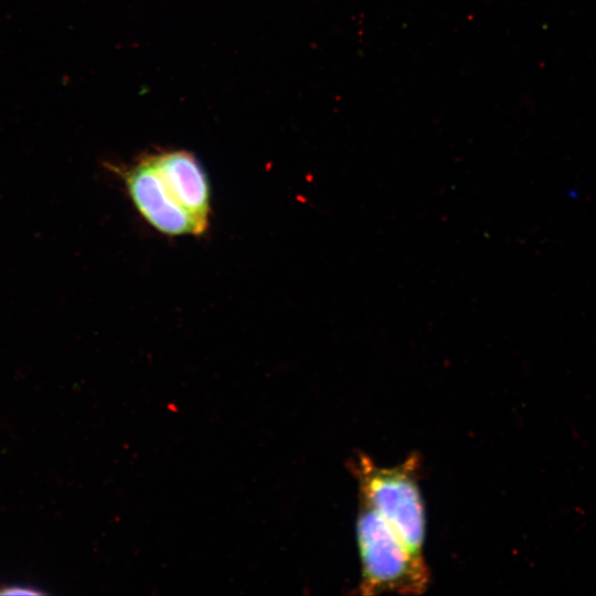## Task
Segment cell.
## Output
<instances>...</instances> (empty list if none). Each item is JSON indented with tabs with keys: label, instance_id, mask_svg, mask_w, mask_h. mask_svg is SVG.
Masks as SVG:
<instances>
[{
	"label": "cell",
	"instance_id": "1",
	"mask_svg": "<svg viewBox=\"0 0 596 596\" xmlns=\"http://www.w3.org/2000/svg\"><path fill=\"white\" fill-rule=\"evenodd\" d=\"M351 467L360 502L372 509L412 553L424 557L426 515L419 488V456L413 454L401 464L384 467L361 453Z\"/></svg>",
	"mask_w": 596,
	"mask_h": 596
},
{
	"label": "cell",
	"instance_id": "2",
	"mask_svg": "<svg viewBox=\"0 0 596 596\" xmlns=\"http://www.w3.org/2000/svg\"><path fill=\"white\" fill-rule=\"evenodd\" d=\"M355 535L361 563L360 594L417 595L426 590L430 574L425 557L412 553L389 525L361 502Z\"/></svg>",
	"mask_w": 596,
	"mask_h": 596
},
{
	"label": "cell",
	"instance_id": "3",
	"mask_svg": "<svg viewBox=\"0 0 596 596\" xmlns=\"http://www.w3.org/2000/svg\"><path fill=\"white\" fill-rule=\"evenodd\" d=\"M125 181L139 214L164 235H199L192 217L174 201L155 168L150 156L130 168H113Z\"/></svg>",
	"mask_w": 596,
	"mask_h": 596
},
{
	"label": "cell",
	"instance_id": "4",
	"mask_svg": "<svg viewBox=\"0 0 596 596\" xmlns=\"http://www.w3.org/2000/svg\"><path fill=\"white\" fill-rule=\"evenodd\" d=\"M150 159L174 201L192 217L199 235L209 225L211 189L198 159L185 150L151 155Z\"/></svg>",
	"mask_w": 596,
	"mask_h": 596
},
{
	"label": "cell",
	"instance_id": "5",
	"mask_svg": "<svg viewBox=\"0 0 596 596\" xmlns=\"http://www.w3.org/2000/svg\"><path fill=\"white\" fill-rule=\"evenodd\" d=\"M42 592L26 585H9L0 588V595H41Z\"/></svg>",
	"mask_w": 596,
	"mask_h": 596
}]
</instances>
